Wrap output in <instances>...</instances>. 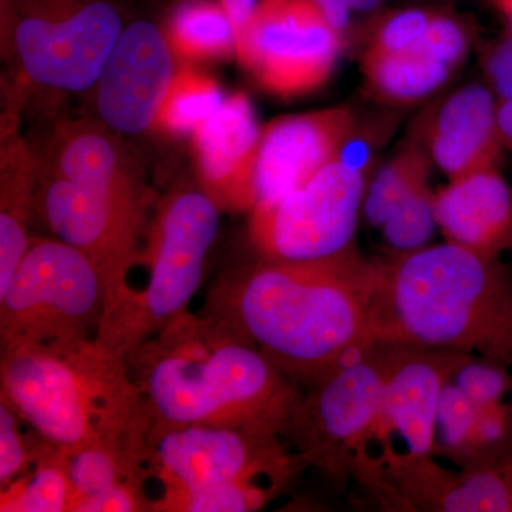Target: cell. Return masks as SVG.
<instances>
[{
    "label": "cell",
    "instance_id": "25",
    "mask_svg": "<svg viewBox=\"0 0 512 512\" xmlns=\"http://www.w3.org/2000/svg\"><path fill=\"white\" fill-rule=\"evenodd\" d=\"M218 84L204 74L181 70L175 73L156 123L174 134H194L224 103Z\"/></svg>",
    "mask_w": 512,
    "mask_h": 512
},
{
    "label": "cell",
    "instance_id": "36",
    "mask_svg": "<svg viewBox=\"0 0 512 512\" xmlns=\"http://www.w3.org/2000/svg\"><path fill=\"white\" fill-rule=\"evenodd\" d=\"M220 3L231 18L232 23H234L237 33H239L247 26L259 0H220Z\"/></svg>",
    "mask_w": 512,
    "mask_h": 512
},
{
    "label": "cell",
    "instance_id": "17",
    "mask_svg": "<svg viewBox=\"0 0 512 512\" xmlns=\"http://www.w3.org/2000/svg\"><path fill=\"white\" fill-rule=\"evenodd\" d=\"M254 107L245 94L225 99L194 133L202 180L218 205L254 208V165L261 140Z\"/></svg>",
    "mask_w": 512,
    "mask_h": 512
},
{
    "label": "cell",
    "instance_id": "18",
    "mask_svg": "<svg viewBox=\"0 0 512 512\" xmlns=\"http://www.w3.org/2000/svg\"><path fill=\"white\" fill-rule=\"evenodd\" d=\"M434 207L448 242L491 258L512 249V188L495 167L453 178Z\"/></svg>",
    "mask_w": 512,
    "mask_h": 512
},
{
    "label": "cell",
    "instance_id": "7",
    "mask_svg": "<svg viewBox=\"0 0 512 512\" xmlns=\"http://www.w3.org/2000/svg\"><path fill=\"white\" fill-rule=\"evenodd\" d=\"M106 305L90 258L60 239H35L0 293L2 349L94 338Z\"/></svg>",
    "mask_w": 512,
    "mask_h": 512
},
{
    "label": "cell",
    "instance_id": "31",
    "mask_svg": "<svg viewBox=\"0 0 512 512\" xmlns=\"http://www.w3.org/2000/svg\"><path fill=\"white\" fill-rule=\"evenodd\" d=\"M431 18L433 13L423 9H406L394 13L384 20L377 33L375 50L392 55L413 52L426 32Z\"/></svg>",
    "mask_w": 512,
    "mask_h": 512
},
{
    "label": "cell",
    "instance_id": "33",
    "mask_svg": "<svg viewBox=\"0 0 512 512\" xmlns=\"http://www.w3.org/2000/svg\"><path fill=\"white\" fill-rule=\"evenodd\" d=\"M143 485L123 484L77 505L76 512H133L143 510Z\"/></svg>",
    "mask_w": 512,
    "mask_h": 512
},
{
    "label": "cell",
    "instance_id": "3",
    "mask_svg": "<svg viewBox=\"0 0 512 512\" xmlns=\"http://www.w3.org/2000/svg\"><path fill=\"white\" fill-rule=\"evenodd\" d=\"M375 339L512 366V276L500 258L448 242L380 264Z\"/></svg>",
    "mask_w": 512,
    "mask_h": 512
},
{
    "label": "cell",
    "instance_id": "1",
    "mask_svg": "<svg viewBox=\"0 0 512 512\" xmlns=\"http://www.w3.org/2000/svg\"><path fill=\"white\" fill-rule=\"evenodd\" d=\"M380 265L350 249L316 261L264 262L218 281L204 312L308 387L375 342Z\"/></svg>",
    "mask_w": 512,
    "mask_h": 512
},
{
    "label": "cell",
    "instance_id": "34",
    "mask_svg": "<svg viewBox=\"0 0 512 512\" xmlns=\"http://www.w3.org/2000/svg\"><path fill=\"white\" fill-rule=\"evenodd\" d=\"M488 70L501 99H512V36L494 50Z\"/></svg>",
    "mask_w": 512,
    "mask_h": 512
},
{
    "label": "cell",
    "instance_id": "29",
    "mask_svg": "<svg viewBox=\"0 0 512 512\" xmlns=\"http://www.w3.org/2000/svg\"><path fill=\"white\" fill-rule=\"evenodd\" d=\"M453 382L478 409L507 402L512 397L510 367L483 357H470L457 370Z\"/></svg>",
    "mask_w": 512,
    "mask_h": 512
},
{
    "label": "cell",
    "instance_id": "16",
    "mask_svg": "<svg viewBox=\"0 0 512 512\" xmlns=\"http://www.w3.org/2000/svg\"><path fill=\"white\" fill-rule=\"evenodd\" d=\"M352 127V116L343 109L274 121L256 151L252 211L272 207L336 160Z\"/></svg>",
    "mask_w": 512,
    "mask_h": 512
},
{
    "label": "cell",
    "instance_id": "28",
    "mask_svg": "<svg viewBox=\"0 0 512 512\" xmlns=\"http://www.w3.org/2000/svg\"><path fill=\"white\" fill-rule=\"evenodd\" d=\"M434 198L427 185L410 195L382 225L384 238L397 251L412 252L424 247L437 225Z\"/></svg>",
    "mask_w": 512,
    "mask_h": 512
},
{
    "label": "cell",
    "instance_id": "11",
    "mask_svg": "<svg viewBox=\"0 0 512 512\" xmlns=\"http://www.w3.org/2000/svg\"><path fill=\"white\" fill-rule=\"evenodd\" d=\"M146 208V202L123 200L62 177L49 181L40 197L39 210L50 231L99 269L107 293L103 318L133 291L128 274L140 256Z\"/></svg>",
    "mask_w": 512,
    "mask_h": 512
},
{
    "label": "cell",
    "instance_id": "30",
    "mask_svg": "<svg viewBox=\"0 0 512 512\" xmlns=\"http://www.w3.org/2000/svg\"><path fill=\"white\" fill-rule=\"evenodd\" d=\"M19 414L0 399V487L22 476L32 464L30 453L19 427Z\"/></svg>",
    "mask_w": 512,
    "mask_h": 512
},
{
    "label": "cell",
    "instance_id": "4",
    "mask_svg": "<svg viewBox=\"0 0 512 512\" xmlns=\"http://www.w3.org/2000/svg\"><path fill=\"white\" fill-rule=\"evenodd\" d=\"M0 375L2 399L57 450L150 430L130 363L97 336L2 349Z\"/></svg>",
    "mask_w": 512,
    "mask_h": 512
},
{
    "label": "cell",
    "instance_id": "24",
    "mask_svg": "<svg viewBox=\"0 0 512 512\" xmlns=\"http://www.w3.org/2000/svg\"><path fill=\"white\" fill-rule=\"evenodd\" d=\"M367 72L380 92L397 100H416L439 89L447 80L450 66L419 53L392 55L373 49Z\"/></svg>",
    "mask_w": 512,
    "mask_h": 512
},
{
    "label": "cell",
    "instance_id": "12",
    "mask_svg": "<svg viewBox=\"0 0 512 512\" xmlns=\"http://www.w3.org/2000/svg\"><path fill=\"white\" fill-rule=\"evenodd\" d=\"M23 70L33 82L84 92L99 82L123 32L119 10L107 0H83L62 18L3 20Z\"/></svg>",
    "mask_w": 512,
    "mask_h": 512
},
{
    "label": "cell",
    "instance_id": "8",
    "mask_svg": "<svg viewBox=\"0 0 512 512\" xmlns=\"http://www.w3.org/2000/svg\"><path fill=\"white\" fill-rule=\"evenodd\" d=\"M150 466L164 485L158 507L207 488L231 483H265L284 488L301 470L298 453L279 436L227 424H151Z\"/></svg>",
    "mask_w": 512,
    "mask_h": 512
},
{
    "label": "cell",
    "instance_id": "23",
    "mask_svg": "<svg viewBox=\"0 0 512 512\" xmlns=\"http://www.w3.org/2000/svg\"><path fill=\"white\" fill-rule=\"evenodd\" d=\"M46 444V443H45ZM72 485L62 453L46 444L33 456V468L2 487V512H63L72 508Z\"/></svg>",
    "mask_w": 512,
    "mask_h": 512
},
{
    "label": "cell",
    "instance_id": "2",
    "mask_svg": "<svg viewBox=\"0 0 512 512\" xmlns=\"http://www.w3.org/2000/svg\"><path fill=\"white\" fill-rule=\"evenodd\" d=\"M151 424H227L284 436L299 384L254 343L202 311L185 312L128 357Z\"/></svg>",
    "mask_w": 512,
    "mask_h": 512
},
{
    "label": "cell",
    "instance_id": "20",
    "mask_svg": "<svg viewBox=\"0 0 512 512\" xmlns=\"http://www.w3.org/2000/svg\"><path fill=\"white\" fill-rule=\"evenodd\" d=\"M59 177L123 200L146 202V190L106 134L80 128L66 138L57 156Z\"/></svg>",
    "mask_w": 512,
    "mask_h": 512
},
{
    "label": "cell",
    "instance_id": "5",
    "mask_svg": "<svg viewBox=\"0 0 512 512\" xmlns=\"http://www.w3.org/2000/svg\"><path fill=\"white\" fill-rule=\"evenodd\" d=\"M220 222V205L208 192L185 191L171 198L158 218L147 285L133 289L123 305L104 316L97 339L128 360L188 312Z\"/></svg>",
    "mask_w": 512,
    "mask_h": 512
},
{
    "label": "cell",
    "instance_id": "10",
    "mask_svg": "<svg viewBox=\"0 0 512 512\" xmlns=\"http://www.w3.org/2000/svg\"><path fill=\"white\" fill-rule=\"evenodd\" d=\"M237 53L269 92L293 96L328 79L339 33L313 0H261L238 33Z\"/></svg>",
    "mask_w": 512,
    "mask_h": 512
},
{
    "label": "cell",
    "instance_id": "39",
    "mask_svg": "<svg viewBox=\"0 0 512 512\" xmlns=\"http://www.w3.org/2000/svg\"><path fill=\"white\" fill-rule=\"evenodd\" d=\"M495 5L510 19L512 25V0H494Z\"/></svg>",
    "mask_w": 512,
    "mask_h": 512
},
{
    "label": "cell",
    "instance_id": "6",
    "mask_svg": "<svg viewBox=\"0 0 512 512\" xmlns=\"http://www.w3.org/2000/svg\"><path fill=\"white\" fill-rule=\"evenodd\" d=\"M386 360L375 340L306 387L285 436L292 437L305 464L335 480L360 476L383 446Z\"/></svg>",
    "mask_w": 512,
    "mask_h": 512
},
{
    "label": "cell",
    "instance_id": "21",
    "mask_svg": "<svg viewBox=\"0 0 512 512\" xmlns=\"http://www.w3.org/2000/svg\"><path fill=\"white\" fill-rule=\"evenodd\" d=\"M33 171L28 151L13 144L2 154L0 205V293L5 292L32 245L30 214L35 210Z\"/></svg>",
    "mask_w": 512,
    "mask_h": 512
},
{
    "label": "cell",
    "instance_id": "19",
    "mask_svg": "<svg viewBox=\"0 0 512 512\" xmlns=\"http://www.w3.org/2000/svg\"><path fill=\"white\" fill-rule=\"evenodd\" d=\"M495 116L493 94L480 84L458 90L443 104L434 124L431 154L451 180L494 167L501 141Z\"/></svg>",
    "mask_w": 512,
    "mask_h": 512
},
{
    "label": "cell",
    "instance_id": "35",
    "mask_svg": "<svg viewBox=\"0 0 512 512\" xmlns=\"http://www.w3.org/2000/svg\"><path fill=\"white\" fill-rule=\"evenodd\" d=\"M322 15L336 32L340 33L348 26L350 18L349 0H313Z\"/></svg>",
    "mask_w": 512,
    "mask_h": 512
},
{
    "label": "cell",
    "instance_id": "13",
    "mask_svg": "<svg viewBox=\"0 0 512 512\" xmlns=\"http://www.w3.org/2000/svg\"><path fill=\"white\" fill-rule=\"evenodd\" d=\"M386 360L382 451L393 436L412 456L436 454V420L441 392L473 355L380 340Z\"/></svg>",
    "mask_w": 512,
    "mask_h": 512
},
{
    "label": "cell",
    "instance_id": "15",
    "mask_svg": "<svg viewBox=\"0 0 512 512\" xmlns=\"http://www.w3.org/2000/svg\"><path fill=\"white\" fill-rule=\"evenodd\" d=\"M386 488L390 504L402 510L512 512V439L458 473L433 456L399 454L387 468Z\"/></svg>",
    "mask_w": 512,
    "mask_h": 512
},
{
    "label": "cell",
    "instance_id": "27",
    "mask_svg": "<svg viewBox=\"0 0 512 512\" xmlns=\"http://www.w3.org/2000/svg\"><path fill=\"white\" fill-rule=\"evenodd\" d=\"M426 163L417 154H404L376 175L365 195L367 221L382 227L410 195L426 185Z\"/></svg>",
    "mask_w": 512,
    "mask_h": 512
},
{
    "label": "cell",
    "instance_id": "37",
    "mask_svg": "<svg viewBox=\"0 0 512 512\" xmlns=\"http://www.w3.org/2000/svg\"><path fill=\"white\" fill-rule=\"evenodd\" d=\"M497 130L500 138L512 146V99L501 101L497 107Z\"/></svg>",
    "mask_w": 512,
    "mask_h": 512
},
{
    "label": "cell",
    "instance_id": "26",
    "mask_svg": "<svg viewBox=\"0 0 512 512\" xmlns=\"http://www.w3.org/2000/svg\"><path fill=\"white\" fill-rule=\"evenodd\" d=\"M436 453L460 468L480 460L478 407L451 380L441 392L436 420Z\"/></svg>",
    "mask_w": 512,
    "mask_h": 512
},
{
    "label": "cell",
    "instance_id": "22",
    "mask_svg": "<svg viewBox=\"0 0 512 512\" xmlns=\"http://www.w3.org/2000/svg\"><path fill=\"white\" fill-rule=\"evenodd\" d=\"M168 42L178 55L190 60L214 59L237 52L238 33L220 2L190 0L178 6Z\"/></svg>",
    "mask_w": 512,
    "mask_h": 512
},
{
    "label": "cell",
    "instance_id": "9",
    "mask_svg": "<svg viewBox=\"0 0 512 512\" xmlns=\"http://www.w3.org/2000/svg\"><path fill=\"white\" fill-rule=\"evenodd\" d=\"M363 201L362 171L336 158L272 207L252 211V241L274 261L332 258L352 244Z\"/></svg>",
    "mask_w": 512,
    "mask_h": 512
},
{
    "label": "cell",
    "instance_id": "32",
    "mask_svg": "<svg viewBox=\"0 0 512 512\" xmlns=\"http://www.w3.org/2000/svg\"><path fill=\"white\" fill-rule=\"evenodd\" d=\"M466 47L467 37L456 20L443 15H433L413 53L451 66L460 60Z\"/></svg>",
    "mask_w": 512,
    "mask_h": 512
},
{
    "label": "cell",
    "instance_id": "14",
    "mask_svg": "<svg viewBox=\"0 0 512 512\" xmlns=\"http://www.w3.org/2000/svg\"><path fill=\"white\" fill-rule=\"evenodd\" d=\"M170 42L154 23L123 29L97 82V109L111 130L146 131L157 121L174 80Z\"/></svg>",
    "mask_w": 512,
    "mask_h": 512
},
{
    "label": "cell",
    "instance_id": "38",
    "mask_svg": "<svg viewBox=\"0 0 512 512\" xmlns=\"http://www.w3.org/2000/svg\"><path fill=\"white\" fill-rule=\"evenodd\" d=\"M380 0H349V5L352 10L357 12H370L379 5Z\"/></svg>",
    "mask_w": 512,
    "mask_h": 512
}]
</instances>
